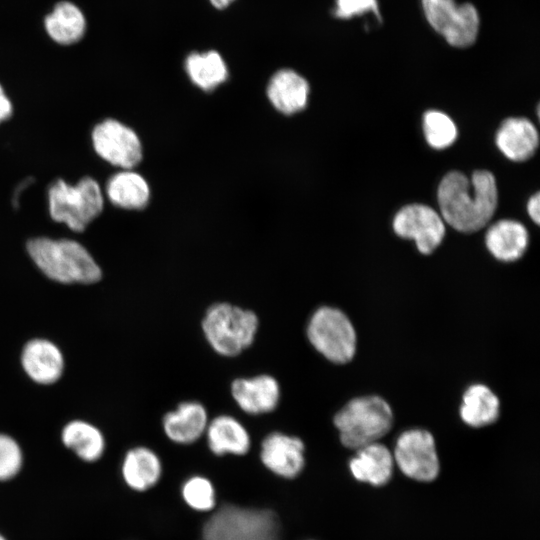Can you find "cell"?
Listing matches in <instances>:
<instances>
[{"mask_svg": "<svg viewBox=\"0 0 540 540\" xmlns=\"http://www.w3.org/2000/svg\"><path fill=\"white\" fill-rule=\"evenodd\" d=\"M498 202L494 175L473 172L471 179L459 171L447 173L438 187V203L444 220L457 231L472 233L492 218Z\"/></svg>", "mask_w": 540, "mask_h": 540, "instance_id": "1", "label": "cell"}, {"mask_svg": "<svg viewBox=\"0 0 540 540\" xmlns=\"http://www.w3.org/2000/svg\"><path fill=\"white\" fill-rule=\"evenodd\" d=\"M27 250L37 267L50 279L64 283L92 284L101 269L88 250L71 239H31Z\"/></svg>", "mask_w": 540, "mask_h": 540, "instance_id": "2", "label": "cell"}, {"mask_svg": "<svg viewBox=\"0 0 540 540\" xmlns=\"http://www.w3.org/2000/svg\"><path fill=\"white\" fill-rule=\"evenodd\" d=\"M393 411L380 396L356 397L334 417L341 443L353 450L379 442L392 428Z\"/></svg>", "mask_w": 540, "mask_h": 540, "instance_id": "3", "label": "cell"}, {"mask_svg": "<svg viewBox=\"0 0 540 540\" xmlns=\"http://www.w3.org/2000/svg\"><path fill=\"white\" fill-rule=\"evenodd\" d=\"M258 325V317L253 311L226 302L210 306L202 321L205 338L213 350L230 357L240 354L253 343Z\"/></svg>", "mask_w": 540, "mask_h": 540, "instance_id": "4", "label": "cell"}, {"mask_svg": "<svg viewBox=\"0 0 540 540\" xmlns=\"http://www.w3.org/2000/svg\"><path fill=\"white\" fill-rule=\"evenodd\" d=\"M104 197L100 185L84 177L71 185L56 180L48 190V208L51 218L64 223L74 232H82L102 212Z\"/></svg>", "mask_w": 540, "mask_h": 540, "instance_id": "5", "label": "cell"}, {"mask_svg": "<svg viewBox=\"0 0 540 540\" xmlns=\"http://www.w3.org/2000/svg\"><path fill=\"white\" fill-rule=\"evenodd\" d=\"M280 523L268 509L226 504L203 527V540H279Z\"/></svg>", "mask_w": 540, "mask_h": 540, "instance_id": "6", "label": "cell"}, {"mask_svg": "<svg viewBox=\"0 0 540 540\" xmlns=\"http://www.w3.org/2000/svg\"><path fill=\"white\" fill-rule=\"evenodd\" d=\"M307 337L328 361L344 364L356 353L357 336L348 316L340 309L322 306L310 317Z\"/></svg>", "mask_w": 540, "mask_h": 540, "instance_id": "7", "label": "cell"}, {"mask_svg": "<svg viewBox=\"0 0 540 540\" xmlns=\"http://www.w3.org/2000/svg\"><path fill=\"white\" fill-rule=\"evenodd\" d=\"M429 25L453 47L472 45L478 36L480 16L477 8L468 2L455 0H421Z\"/></svg>", "mask_w": 540, "mask_h": 540, "instance_id": "8", "label": "cell"}, {"mask_svg": "<svg viewBox=\"0 0 540 540\" xmlns=\"http://www.w3.org/2000/svg\"><path fill=\"white\" fill-rule=\"evenodd\" d=\"M392 454L400 471L415 481L431 482L439 474L435 440L427 430L414 428L401 433Z\"/></svg>", "mask_w": 540, "mask_h": 540, "instance_id": "9", "label": "cell"}, {"mask_svg": "<svg viewBox=\"0 0 540 540\" xmlns=\"http://www.w3.org/2000/svg\"><path fill=\"white\" fill-rule=\"evenodd\" d=\"M92 144L99 157L124 170L133 168L142 159L138 135L114 119H106L93 128Z\"/></svg>", "mask_w": 540, "mask_h": 540, "instance_id": "10", "label": "cell"}, {"mask_svg": "<svg viewBox=\"0 0 540 540\" xmlns=\"http://www.w3.org/2000/svg\"><path fill=\"white\" fill-rule=\"evenodd\" d=\"M393 229L398 236L413 239L423 254L432 253L445 235L441 216L423 204H410L400 209L393 220Z\"/></svg>", "mask_w": 540, "mask_h": 540, "instance_id": "11", "label": "cell"}, {"mask_svg": "<svg viewBox=\"0 0 540 540\" xmlns=\"http://www.w3.org/2000/svg\"><path fill=\"white\" fill-rule=\"evenodd\" d=\"M304 451V443L300 438L273 432L262 441L260 457L262 463L274 474L292 479L304 467Z\"/></svg>", "mask_w": 540, "mask_h": 540, "instance_id": "12", "label": "cell"}, {"mask_svg": "<svg viewBox=\"0 0 540 540\" xmlns=\"http://www.w3.org/2000/svg\"><path fill=\"white\" fill-rule=\"evenodd\" d=\"M231 394L244 412L259 415L269 413L277 407L280 386L274 377L262 374L234 380L231 384Z\"/></svg>", "mask_w": 540, "mask_h": 540, "instance_id": "13", "label": "cell"}, {"mask_svg": "<svg viewBox=\"0 0 540 540\" xmlns=\"http://www.w3.org/2000/svg\"><path fill=\"white\" fill-rule=\"evenodd\" d=\"M26 374L36 383L52 384L62 375L64 359L60 349L47 339H32L26 343L21 354Z\"/></svg>", "mask_w": 540, "mask_h": 540, "instance_id": "14", "label": "cell"}, {"mask_svg": "<svg viewBox=\"0 0 540 540\" xmlns=\"http://www.w3.org/2000/svg\"><path fill=\"white\" fill-rule=\"evenodd\" d=\"M393 468V454L379 442L356 450V455L349 462L352 476L357 481L372 486L387 484L392 477Z\"/></svg>", "mask_w": 540, "mask_h": 540, "instance_id": "15", "label": "cell"}, {"mask_svg": "<svg viewBox=\"0 0 540 540\" xmlns=\"http://www.w3.org/2000/svg\"><path fill=\"white\" fill-rule=\"evenodd\" d=\"M208 415L205 407L196 401L180 403L163 418V428L167 437L179 444H190L198 440L206 431Z\"/></svg>", "mask_w": 540, "mask_h": 540, "instance_id": "16", "label": "cell"}, {"mask_svg": "<svg viewBox=\"0 0 540 540\" xmlns=\"http://www.w3.org/2000/svg\"><path fill=\"white\" fill-rule=\"evenodd\" d=\"M496 144L510 160L525 161L538 147V131L526 118H507L497 131Z\"/></svg>", "mask_w": 540, "mask_h": 540, "instance_id": "17", "label": "cell"}, {"mask_svg": "<svg viewBox=\"0 0 540 540\" xmlns=\"http://www.w3.org/2000/svg\"><path fill=\"white\" fill-rule=\"evenodd\" d=\"M308 94V82L292 69L277 71L267 87L270 102L284 114H293L305 108Z\"/></svg>", "mask_w": 540, "mask_h": 540, "instance_id": "18", "label": "cell"}, {"mask_svg": "<svg viewBox=\"0 0 540 540\" xmlns=\"http://www.w3.org/2000/svg\"><path fill=\"white\" fill-rule=\"evenodd\" d=\"M485 243L496 259L505 262L515 261L526 251L528 232L518 221L500 220L488 229Z\"/></svg>", "mask_w": 540, "mask_h": 540, "instance_id": "19", "label": "cell"}, {"mask_svg": "<svg viewBox=\"0 0 540 540\" xmlns=\"http://www.w3.org/2000/svg\"><path fill=\"white\" fill-rule=\"evenodd\" d=\"M210 450L218 455H244L250 448V436L246 428L234 417L220 415L206 428Z\"/></svg>", "mask_w": 540, "mask_h": 540, "instance_id": "20", "label": "cell"}, {"mask_svg": "<svg viewBox=\"0 0 540 540\" xmlns=\"http://www.w3.org/2000/svg\"><path fill=\"white\" fill-rule=\"evenodd\" d=\"M44 26L48 36L61 45L75 44L86 31V18L74 3L61 1L46 15Z\"/></svg>", "mask_w": 540, "mask_h": 540, "instance_id": "21", "label": "cell"}, {"mask_svg": "<svg viewBox=\"0 0 540 540\" xmlns=\"http://www.w3.org/2000/svg\"><path fill=\"white\" fill-rule=\"evenodd\" d=\"M500 415L497 395L484 384H473L463 394L460 416L464 423L481 428L494 423Z\"/></svg>", "mask_w": 540, "mask_h": 540, "instance_id": "22", "label": "cell"}, {"mask_svg": "<svg viewBox=\"0 0 540 540\" xmlns=\"http://www.w3.org/2000/svg\"><path fill=\"white\" fill-rule=\"evenodd\" d=\"M106 195L117 207L137 210L147 205L150 190L148 183L140 174L126 169L114 174L108 180Z\"/></svg>", "mask_w": 540, "mask_h": 540, "instance_id": "23", "label": "cell"}, {"mask_svg": "<svg viewBox=\"0 0 540 540\" xmlns=\"http://www.w3.org/2000/svg\"><path fill=\"white\" fill-rule=\"evenodd\" d=\"M162 472L158 456L146 447H136L127 452L122 475L126 484L136 491H145L153 487Z\"/></svg>", "mask_w": 540, "mask_h": 540, "instance_id": "24", "label": "cell"}, {"mask_svg": "<svg viewBox=\"0 0 540 540\" xmlns=\"http://www.w3.org/2000/svg\"><path fill=\"white\" fill-rule=\"evenodd\" d=\"M191 81L202 90H212L228 77L227 65L217 51L193 52L185 60Z\"/></svg>", "mask_w": 540, "mask_h": 540, "instance_id": "25", "label": "cell"}, {"mask_svg": "<svg viewBox=\"0 0 540 540\" xmlns=\"http://www.w3.org/2000/svg\"><path fill=\"white\" fill-rule=\"evenodd\" d=\"M62 441L79 458L88 462L98 460L105 447L100 430L81 420L71 421L63 428Z\"/></svg>", "mask_w": 540, "mask_h": 540, "instance_id": "26", "label": "cell"}, {"mask_svg": "<svg viewBox=\"0 0 540 540\" xmlns=\"http://www.w3.org/2000/svg\"><path fill=\"white\" fill-rule=\"evenodd\" d=\"M423 129L428 144L436 149L449 147L457 137L454 122L440 111L430 110L424 114Z\"/></svg>", "mask_w": 540, "mask_h": 540, "instance_id": "27", "label": "cell"}, {"mask_svg": "<svg viewBox=\"0 0 540 540\" xmlns=\"http://www.w3.org/2000/svg\"><path fill=\"white\" fill-rule=\"evenodd\" d=\"M185 502L197 511H209L215 506V491L212 483L205 477L194 476L182 488Z\"/></svg>", "mask_w": 540, "mask_h": 540, "instance_id": "28", "label": "cell"}, {"mask_svg": "<svg viewBox=\"0 0 540 540\" xmlns=\"http://www.w3.org/2000/svg\"><path fill=\"white\" fill-rule=\"evenodd\" d=\"M22 452L18 443L6 434H0V481L13 478L21 469Z\"/></svg>", "mask_w": 540, "mask_h": 540, "instance_id": "29", "label": "cell"}, {"mask_svg": "<svg viewBox=\"0 0 540 540\" xmlns=\"http://www.w3.org/2000/svg\"><path fill=\"white\" fill-rule=\"evenodd\" d=\"M373 13L378 21L381 14L377 0H336L333 14L339 19H351L355 16Z\"/></svg>", "mask_w": 540, "mask_h": 540, "instance_id": "30", "label": "cell"}, {"mask_svg": "<svg viewBox=\"0 0 540 540\" xmlns=\"http://www.w3.org/2000/svg\"><path fill=\"white\" fill-rule=\"evenodd\" d=\"M13 111L12 103L0 84V123L7 120Z\"/></svg>", "mask_w": 540, "mask_h": 540, "instance_id": "31", "label": "cell"}, {"mask_svg": "<svg viewBox=\"0 0 540 540\" xmlns=\"http://www.w3.org/2000/svg\"><path fill=\"white\" fill-rule=\"evenodd\" d=\"M527 211L531 219L539 225L540 223V194L537 192L530 197L527 203Z\"/></svg>", "mask_w": 540, "mask_h": 540, "instance_id": "32", "label": "cell"}, {"mask_svg": "<svg viewBox=\"0 0 540 540\" xmlns=\"http://www.w3.org/2000/svg\"><path fill=\"white\" fill-rule=\"evenodd\" d=\"M211 5L218 10H223L229 7L235 0H209Z\"/></svg>", "mask_w": 540, "mask_h": 540, "instance_id": "33", "label": "cell"}, {"mask_svg": "<svg viewBox=\"0 0 540 540\" xmlns=\"http://www.w3.org/2000/svg\"><path fill=\"white\" fill-rule=\"evenodd\" d=\"M0 540H6V539L0 534Z\"/></svg>", "mask_w": 540, "mask_h": 540, "instance_id": "34", "label": "cell"}]
</instances>
